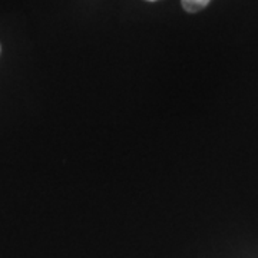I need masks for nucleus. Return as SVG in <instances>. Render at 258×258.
<instances>
[{"label":"nucleus","instance_id":"1","mask_svg":"<svg viewBox=\"0 0 258 258\" xmlns=\"http://www.w3.org/2000/svg\"><path fill=\"white\" fill-rule=\"evenodd\" d=\"M211 0H181L182 8L188 13H197V12H200L204 8H207Z\"/></svg>","mask_w":258,"mask_h":258},{"label":"nucleus","instance_id":"2","mask_svg":"<svg viewBox=\"0 0 258 258\" xmlns=\"http://www.w3.org/2000/svg\"><path fill=\"white\" fill-rule=\"evenodd\" d=\"M148 2H155V0H148Z\"/></svg>","mask_w":258,"mask_h":258},{"label":"nucleus","instance_id":"3","mask_svg":"<svg viewBox=\"0 0 258 258\" xmlns=\"http://www.w3.org/2000/svg\"><path fill=\"white\" fill-rule=\"evenodd\" d=\"M0 50H2V47H0Z\"/></svg>","mask_w":258,"mask_h":258}]
</instances>
